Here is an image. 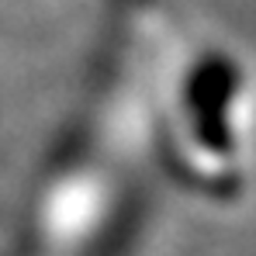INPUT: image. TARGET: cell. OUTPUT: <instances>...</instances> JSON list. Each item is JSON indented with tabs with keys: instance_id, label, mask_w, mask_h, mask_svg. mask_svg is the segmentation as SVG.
Masks as SVG:
<instances>
[{
	"instance_id": "1",
	"label": "cell",
	"mask_w": 256,
	"mask_h": 256,
	"mask_svg": "<svg viewBox=\"0 0 256 256\" xmlns=\"http://www.w3.org/2000/svg\"><path fill=\"white\" fill-rule=\"evenodd\" d=\"M242 73L228 56L201 59L180 90V118L163 135L170 166L208 198L239 194L253 166V135L239 114Z\"/></svg>"
}]
</instances>
